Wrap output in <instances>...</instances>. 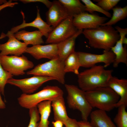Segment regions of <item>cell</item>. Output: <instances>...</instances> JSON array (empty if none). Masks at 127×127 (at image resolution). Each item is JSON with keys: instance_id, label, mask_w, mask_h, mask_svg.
Returning a JSON list of instances; mask_svg holds the SVG:
<instances>
[{"instance_id": "6da1fadb", "label": "cell", "mask_w": 127, "mask_h": 127, "mask_svg": "<svg viewBox=\"0 0 127 127\" xmlns=\"http://www.w3.org/2000/svg\"><path fill=\"white\" fill-rule=\"evenodd\" d=\"M82 33L88 40L91 47L104 50H111L120 38L117 31L111 26L83 30Z\"/></svg>"}, {"instance_id": "7a4b0ae2", "label": "cell", "mask_w": 127, "mask_h": 127, "mask_svg": "<svg viewBox=\"0 0 127 127\" xmlns=\"http://www.w3.org/2000/svg\"><path fill=\"white\" fill-rule=\"evenodd\" d=\"M104 67L95 65L79 73L77 81L79 88L87 91L98 87H107L113 71L106 70Z\"/></svg>"}, {"instance_id": "3957f363", "label": "cell", "mask_w": 127, "mask_h": 127, "mask_svg": "<svg viewBox=\"0 0 127 127\" xmlns=\"http://www.w3.org/2000/svg\"><path fill=\"white\" fill-rule=\"evenodd\" d=\"M86 98L91 106L106 111L115 108L119 96L108 87L96 88L85 91Z\"/></svg>"}, {"instance_id": "277c9868", "label": "cell", "mask_w": 127, "mask_h": 127, "mask_svg": "<svg viewBox=\"0 0 127 127\" xmlns=\"http://www.w3.org/2000/svg\"><path fill=\"white\" fill-rule=\"evenodd\" d=\"M64 92L57 86H47L40 91L30 94L23 93L18 98L19 105L22 107L28 109L37 106L40 103L46 100L51 101L63 96Z\"/></svg>"}, {"instance_id": "5b68a950", "label": "cell", "mask_w": 127, "mask_h": 127, "mask_svg": "<svg viewBox=\"0 0 127 127\" xmlns=\"http://www.w3.org/2000/svg\"><path fill=\"white\" fill-rule=\"evenodd\" d=\"M64 61L58 56L44 63L39 64L27 72L28 75L51 77L60 83H65Z\"/></svg>"}, {"instance_id": "8992f818", "label": "cell", "mask_w": 127, "mask_h": 127, "mask_svg": "<svg viewBox=\"0 0 127 127\" xmlns=\"http://www.w3.org/2000/svg\"><path fill=\"white\" fill-rule=\"evenodd\" d=\"M67 95V101L69 107L80 112L82 120L87 121L92 107L87 100L85 91L73 85L65 84Z\"/></svg>"}, {"instance_id": "52a82bcc", "label": "cell", "mask_w": 127, "mask_h": 127, "mask_svg": "<svg viewBox=\"0 0 127 127\" xmlns=\"http://www.w3.org/2000/svg\"><path fill=\"white\" fill-rule=\"evenodd\" d=\"M0 61L4 69L13 76L24 75L25 71L33 68L34 66L32 61L23 55L0 56Z\"/></svg>"}, {"instance_id": "ba28073f", "label": "cell", "mask_w": 127, "mask_h": 127, "mask_svg": "<svg viewBox=\"0 0 127 127\" xmlns=\"http://www.w3.org/2000/svg\"><path fill=\"white\" fill-rule=\"evenodd\" d=\"M73 16H70L54 28L46 41L47 44H57L71 37L78 30L74 25Z\"/></svg>"}, {"instance_id": "9c48e42d", "label": "cell", "mask_w": 127, "mask_h": 127, "mask_svg": "<svg viewBox=\"0 0 127 127\" xmlns=\"http://www.w3.org/2000/svg\"><path fill=\"white\" fill-rule=\"evenodd\" d=\"M80 67L89 68L97 63H103L104 67L114 61L115 56L111 50H103L102 54H96L82 52H77Z\"/></svg>"}, {"instance_id": "30bf717a", "label": "cell", "mask_w": 127, "mask_h": 127, "mask_svg": "<svg viewBox=\"0 0 127 127\" xmlns=\"http://www.w3.org/2000/svg\"><path fill=\"white\" fill-rule=\"evenodd\" d=\"M54 80L52 77L40 75L20 79L12 78L9 79L7 83L16 86L22 91L23 94H30L38 89L45 82Z\"/></svg>"}, {"instance_id": "8fae6325", "label": "cell", "mask_w": 127, "mask_h": 127, "mask_svg": "<svg viewBox=\"0 0 127 127\" xmlns=\"http://www.w3.org/2000/svg\"><path fill=\"white\" fill-rule=\"evenodd\" d=\"M107 18L86 12L73 17L74 25L78 30L96 28L106 22Z\"/></svg>"}, {"instance_id": "7c38bea8", "label": "cell", "mask_w": 127, "mask_h": 127, "mask_svg": "<svg viewBox=\"0 0 127 127\" xmlns=\"http://www.w3.org/2000/svg\"><path fill=\"white\" fill-rule=\"evenodd\" d=\"M8 40L5 43L0 44V56H7L9 55L20 56L25 51L28 45L18 40L14 33L9 31L6 34Z\"/></svg>"}, {"instance_id": "4fadbf2b", "label": "cell", "mask_w": 127, "mask_h": 127, "mask_svg": "<svg viewBox=\"0 0 127 127\" xmlns=\"http://www.w3.org/2000/svg\"><path fill=\"white\" fill-rule=\"evenodd\" d=\"M70 16L58 0H54L46 13V22L53 28Z\"/></svg>"}, {"instance_id": "5bb4252c", "label": "cell", "mask_w": 127, "mask_h": 127, "mask_svg": "<svg viewBox=\"0 0 127 127\" xmlns=\"http://www.w3.org/2000/svg\"><path fill=\"white\" fill-rule=\"evenodd\" d=\"M25 53H28L36 59L42 58L52 60L58 56L57 44H38L27 47Z\"/></svg>"}, {"instance_id": "9a60e30c", "label": "cell", "mask_w": 127, "mask_h": 127, "mask_svg": "<svg viewBox=\"0 0 127 127\" xmlns=\"http://www.w3.org/2000/svg\"><path fill=\"white\" fill-rule=\"evenodd\" d=\"M115 28L120 36L119 39L111 50L115 56L112 64L113 67L116 68L120 63H123L127 65V46L125 45L123 46V39L127 34V28H123L118 26H116Z\"/></svg>"}, {"instance_id": "2e32d148", "label": "cell", "mask_w": 127, "mask_h": 127, "mask_svg": "<svg viewBox=\"0 0 127 127\" xmlns=\"http://www.w3.org/2000/svg\"><path fill=\"white\" fill-rule=\"evenodd\" d=\"M37 13L36 17L33 21L29 23H26L24 20V13L21 12L23 17V21L22 23L20 25L12 28L10 31L14 33H16L21 29L28 27H32L37 28L42 33L43 36L46 38L50 32L53 28L49 26L44 21L40 16L39 9L37 7Z\"/></svg>"}, {"instance_id": "e0dca14e", "label": "cell", "mask_w": 127, "mask_h": 127, "mask_svg": "<svg viewBox=\"0 0 127 127\" xmlns=\"http://www.w3.org/2000/svg\"><path fill=\"white\" fill-rule=\"evenodd\" d=\"M107 87L112 89L120 97L115 108L123 105L127 106V80L119 79L112 76L108 82Z\"/></svg>"}, {"instance_id": "ac0fdd59", "label": "cell", "mask_w": 127, "mask_h": 127, "mask_svg": "<svg viewBox=\"0 0 127 127\" xmlns=\"http://www.w3.org/2000/svg\"><path fill=\"white\" fill-rule=\"evenodd\" d=\"M83 30H78L74 35L58 44V55L61 60L64 61L70 54L75 52L76 39L82 33Z\"/></svg>"}, {"instance_id": "d6986e66", "label": "cell", "mask_w": 127, "mask_h": 127, "mask_svg": "<svg viewBox=\"0 0 127 127\" xmlns=\"http://www.w3.org/2000/svg\"><path fill=\"white\" fill-rule=\"evenodd\" d=\"M106 111L98 109L91 112L90 122L94 127H117Z\"/></svg>"}, {"instance_id": "ffe728a7", "label": "cell", "mask_w": 127, "mask_h": 127, "mask_svg": "<svg viewBox=\"0 0 127 127\" xmlns=\"http://www.w3.org/2000/svg\"><path fill=\"white\" fill-rule=\"evenodd\" d=\"M16 38L18 40H22L27 45L33 46L41 44L44 43L42 37L43 36L39 30L32 32L22 30L14 34Z\"/></svg>"}, {"instance_id": "44dd1931", "label": "cell", "mask_w": 127, "mask_h": 127, "mask_svg": "<svg viewBox=\"0 0 127 127\" xmlns=\"http://www.w3.org/2000/svg\"><path fill=\"white\" fill-rule=\"evenodd\" d=\"M51 101V106L53 108L54 119L55 121H61L63 123L69 117L67 114L63 96L58 98Z\"/></svg>"}, {"instance_id": "7402d4cb", "label": "cell", "mask_w": 127, "mask_h": 127, "mask_svg": "<svg viewBox=\"0 0 127 127\" xmlns=\"http://www.w3.org/2000/svg\"><path fill=\"white\" fill-rule=\"evenodd\" d=\"M52 101L46 100L39 103L37 106L40 116L39 127H49L48 120L51 112Z\"/></svg>"}, {"instance_id": "603a6c76", "label": "cell", "mask_w": 127, "mask_h": 127, "mask_svg": "<svg viewBox=\"0 0 127 127\" xmlns=\"http://www.w3.org/2000/svg\"><path fill=\"white\" fill-rule=\"evenodd\" d=\"M65 9L70 16L86 12L84 4L79 0H58Z\"/></svg>"}, {"instance_id": "cb8c5ba5", "label": "cell", "mask_w": 127, "mask_h": 127, "mask_svg": "<svg viewBox=\"0 0 127 127\" xmlns=\"http://www.w3.org/2000/svg\"><path fill=\"white\" fill-rule=\"evenodd\" d=\"M64 70L65 73L72 72L78 75L80 67L77 52L69 55L64 61Z\"/></svg>"}, {"instance_id": "d4e9b609", "label": "cell", "mask_w": 127, "mask_h": 127, "mask_svg": "<svg viewBox=\"0 0 127 127\" xmlns=\"http://www.w3.org/2000/svg\"><path fill=\"white\" fill-rule=\"evenodd\" d=\"M112 10L113 13L111 19L101 26H111L115 24L119 21L126 18L127 16V6L123 7L116 6Z\"/></svg>"}, {"instance_id": "484cf974", "label": "cell", "mask_w": 127, "mask_h": 127, "mask_svg": "<svg viewBox=\"0 0 127 127\" xmlns=\"http://www.w3.org/2000/svg\"><path fill=\"white\" fill-rule=\"evenodd\" d=\"M126 107L122 105L118 107L117 113L114 121L117 127H127V112Z\"/></svg>"}, {"instance_id": "4316f807", "label": "cell", "mask_w": 127, "mask_h": 127, "mask_svg": "<svg viewBox=\"0 0 127 127\" xmlns=\"http://www.w3.org/2000/svg\"><path fill=\"white\" fill-rule=\"evenodd\" d=\"M85 7V11L90 14H93L95 12H100L104 15L107 17L111 18V14L108 12L105 11L99 6L95 4L90 0H82Z\"/></svg>"}, {"instance_id": "83f0119b", "label": "cell", "mask_w": 127, "mask_h": 127, "mask_svg": "<svg viewBox=\"0 0 127 127\" xmlns=\"http://www.w3.org/2000/svg\"><path fill=\"white\" fill-rule=\"evenodd\" d=\"M29 109L30 119L28 127H39L40 115L37 106L33 107Z\"/></svg>"}, {"instance_id": "f1b7e54d", "label": "cell", "mask_w": 127, "mask_h": 127, "mask_svg": "<svg viewBox=\"0 0 127 127\" xmlns=\"http://www.w3.org/2000/svg\"><path fill=\"white\" fill-rule=\"evenodd\" d=\"M13 76L4 69L0 61V90L1 93L3 95H4V88L7 81L12 78Z\"/></svg>"}, {"instance_id": "f546056e", "label": "cell", "mask_w": 127, "mask_h": 127, "mask_svg": "<svg viewBox=\"0 0 127 127\" xmlns=\"http://www.w3.org/2000/svg\"><path fill=\"white\" fill-rule=\"evenodd\" d=\"M96 4L105 11L108 12L115 7L120 0H95Z\"/></svg>"}, {"instance_id": "4dcf8cb0", "label": "cell", "mask_w": 127, "mask_h": 127, "mask_svg": "<svg viewBox=\"0 0 127 127\" xmlns=\"http://www.w3.org/2000/svg\"><path fill=\"white\" fill-rule=\"evenodd\" d=\"M63 123L65 127H80L75 119L69 117Z\"/></svg>"}, {"instance_id": "1f68e13d", "label": "cell", "mask_w": 127, "mask_h": 127, "mask_svg": "<svg viewBox=\"0 0 127 127\" xmlns=\"http://www.w3.org/2000/svg\"><path fill=\"white\" fill-rule=\"evenodd\" d=\"M19 1L24 3L40 2L44 4L48 8L51 5L52 2L48 0H20Z\"/></svg>"}, {"instance_id": "d6a6232c", "label": "cell", "mask_w": 127, "mask_h": 127, "mask_svg": "<svg viewBox=\"0 0 127 127\" xmlns=\"http://www.w3.org/2000/svg\"><path fill=\"white\" fill-rule=\"evenodd\" d=\"M18 4V3L17 2H12V0H9L7 2L0 5V11L6 7H12Z\"/></svg>"}, {"instance_id": "836d02e7", "label": "cell", "mask_w": 127, "mask_h": 127, "mask_svg": "<svg viewBox=\"0 0 127 127\" xmlns=\"http://www.w3.org/2000/svg\"><path fill=\"white\" fill-rule=\"evenodd\" d=\"M80 127H94L87 121L81 120L78 121Z\"/></svg>"}, {"instance_id": "e575fe53", "label": "cell", "mask_w": 127, "mask_h": 127, "mask_svg": "<svg viewBox=\"0 0 127 127\" xmlns=\"http://www.w3.org/2000/svg\"><path fill=\"white\" fill-rule=\"evenodd\" d=\"M52 123L53 127H63L64 125L63 122L59 120L53 121Z\"/></svg>"}, {"instance_id": "d590c367", "label": "cell", "mask_w": 127, "mask_h": 127, "mask_svg": "<svg viewBox=\"0 0 127 127\" xmlns=\"http://www.w3.org/2000/svg\"><path fill=\"white\" fill-rule=\"evenodd\" d=\"M1 92L0 90V109H4L6 107L5 103L3 100L0 95Z\"/></svg>"}, {"instance_id": "8d00e7d4", "label": "cell", "mask_w": 127, "mask_h": 127, "mask_svg": "<svg viewBox=\"0 0 127 127\" xmlns=\"http://www.w3.org/2000/svg\"><path fill=\"white\" fill-rule=\"evenodd\" d=\"M6 36V34L4 33H2L0 36V40L2 39Z\"/></svg>"}, {"instance_id": "74e56055", "label": "cell", "mask_w": 127, "mask_h": 127, "mask_svg": "<svg viewBox=\"0 0 127 127\" xmlns=\"http://www.w3.org/2000/svg\"><path fill=\"white\" fill-rule=\"evenodd\" d=\"M7 1L5 0H0V5L7 2Z\"/></svg>"}]
</instances>
